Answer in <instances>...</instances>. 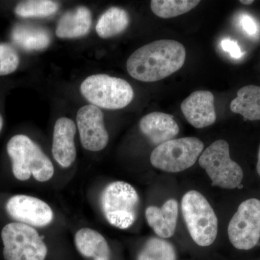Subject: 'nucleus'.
I'll use <instances>...</instances> for the list:
<instances>
[{"label": "nucleus", "instance_id": "f257e3e1", "mask_svg": "<svg viewBox=\"0 0 260 260\" xmlns=\"http://www.w3.org/2000/svg\"><path fill=\"white\" fill-rule=\"evenodd\" d=\"M185 59V48L181 43L161 39L137 49L126 61V69L135 79L152 83L180 70Z\"/></svg>", "mask_w": 260, "mask_h": 260}, {"label": "nucleus", "instance_id": "f03ea898", "mask_svg": "<svg viewBox=\"0 0 260 260\" xmlns=\"http://www.w3.org/2000/svg\"><path fill=\"white\" fill-rule=\"evenodd\" d=\"M7 150L13 162V174L18 180L26 181L32 176L37 181L44 182L54 175L50 159L26 135L13 137L8 142Z\"/></svg>", "mask_w": 260, "mask_h": 260}, {"label": "nucleus", "instance_id": "7ed1b4c3", "mask_svg": "<svg viewBox=\"0 0 260 260\" xmlns=\"http://www.w3.org/2000/svg\"><path fill=\"white\" fill-rule=\"evenodd\" d=\"M181 212L192 240L200 246L211 245L218 232V220L211 205L199 191H187L181 200Z\"/></svg>", "mask_w": 260, "mask_h": 260}, {"label": "nucleus", "instance_id": "20e7f679", "mask_svg": "<svg viewBox=\"0 0 260 260\" xmlns=\"http://www.w3.org/2000/svg\"><path fill=\"white\" fill-rule=\"evenodd\" d=\"M80 92L92 105L111 110L126 107L134 98V91L128 82L104 74L85 78L80 85Z\"/></svg>", "mask_w": 260, "mask_h": 260}, {"label": "nucleus", "instance_id": "39448f33", "mask_svg": "<svg viewBox=\"0 0 260 260\" xmlns=\"http://www.w3.org/2000/svg\"><path fill=\"white\" fill-rule=\"evenodd\" d=\"M104 216L111 225L126 229L135 223L139 207V195L129 183L114 181L104 189L101 198Z\"/></svg>", "mask_w": 260, "mask_h": 260}, {"label": "nucleus", "instance_id": "423d86ee", "mask_svg": "<svg viewBox=\"0 0 260 260\" xmlns=\"http://www.w3.org/2000/svg\"><path fill=\"white\" fill-rule=\"evenodd\" d=\"M199 164L209 176L213 186L232 189L242 184L244 172L231 158L229 145L225 140H216L205 149L200 155Z\"/></svg>", "mask_w": 260, "mask_h": 260}, {"label": "nucleus", "instance_id": "0eeeda50", "mask_svg": "<svg viewBox=\"0 0 260 260\" xmlns=\"http://www.w3.org/2000/svg\"><path fill=\"white\" fill-rule=\"evenodd\" d=\"M203 149L204 144L198 138L174 139L154 149L150 162L154 167L164 172H181L194 165Z\"/></svg>", "mask_w": 260, "mask_h": 260}, {"label": "nucleus", "instance_id": "6e6552de", "mask_svg": "<svg viewBox=\"0 0 260 260\" xmlns=\"http://www.w3.org/2000/svg\"><path fill=\"white\" fill-rule=\"evenodd\" d=\"M5 260H45L47 246L36 229L20 223L8 224L2 231Z\"/></svg>", "mask_w": 260, "mask_h": 260}, {"label": "nucleus", "instance_id": "1a4fd4ad", "mask_svg": "<svg viewBox=\"0 0 260 260\" xmlns=\"http://www.w3.org/2000/svg\"><path fill=\"white\" fill-rule=\"evenodd\" d=\"M229 240L236 249L250 250L260 239V200L251 198L239 205L228 227Z\"/></svg>", "mask_w": 260, "mask_h": 260}, {"label": "nucleus", "instance_id": "9d476101", "mask_svg": "<svg viewBox=\"0 0 260 260\" xmlns=\"http://www.w3.org/2000/svg\"><path fill=\"white\" fill-rule=\"evenodd\" d=\"M76 121L84 148L98 152L107 147L109 134L104 124V114L99 107L88 104L80 108Z\"/></svg>", "mask_w": 260, "mask_h": 260}, {"label": "nucleus", "instance_id": "9b49d317", "mask_svg": "<svg viewBox=\"0 0 260 260\" xmlns=\"http://www.w3.org/2000/svg\"><path fill=\"white\" fill-rule=\"evenodd\" d=\"M8 214L18 223L30 226L44 227L54 218L49 205L40 199L28 195L19 194L8 200L6 205Z\"/></svg>", "mask_w": 260, "mask_h": 260}, {"label": "nucleus", "instance_id": "f8f14e48", "mask_svg": "<svg viewBox=\"0 0 260 260\" xmlns=\"http://www.w3.org/2000/svg\"><path fill=\"white\" fill-rule=\"evenodd\" d=\"M213 94L208 90H197L183 101L181 112L188 122L195 128L202 129L216 121Z\"/></svg>", "mask_w": 260, "mask_h": 260}, {"label": "nucleus", "instance_id": "ddd939ff", "mask_svg": "<svg viewBox=\"0 0 260 260\" xmlns=\"http://www.w3.org/2000/svg\"><path fill=\"white\" fill-rule=\"evenodd\" d=\"M76 131L74 121L69 118L61 117L56 120L53 134L52 154L61 167H70L76 158Z\"/></svg>", "mask_w": 260, "mask_h": 260}, {"label": "nucleus", "instance_id": "4468645a", "mask_svg": "<svg viewBox=\"0 0 260 260\" xmlns=\"http://www.w3.org/2000/svg\"><path fill=\"white\" fill-rule=\"evenodd\" d=\"M140 128L150 143L157 146L174 140L179 133L174 116L162 112L150 113L143 116Z\"/></svg>", "mask_w": 260, "mask_h": 260}, {"label": "nucleus", "instance_id": "2eb2a0df", "mask_svg": "<svg viewBox=\"0 0 260 260\" xmlns=\"http://www.w3.org/2000/svg\"><path fill=\"white\" fill-rule=\"evenodd\" d=\"M179 203L170 199L165 202L161 208L148 207L145 211L148 225L161 239H169L175 233L177 228Z\"/></svg>", "mask_w": 260, "mask_h": 260}, {"label": "nucleus", "instance_id": "dca6fc26", "mask_svg": "<svg viewBox=\"0 0 260 260\" xmlns=\"http://www.w3.org/2000/svg\"><path fill=\"white\" fill-rule=\"evenodd\" d=\"M91 13L85 7H79L63 15L57 24L56 35L61 39H75L88 34L91 27Z\"/></svg>", "mask_w": 260, "mask_h": 260}, {"label": "nucleus", "instance_id": "f3484780", "mask_svg": "<svg viewBox=\"0 0 260 260\" xmlns=\"http://www.w3.org/2000/svg\"><path fill=\"white\" fill-rule=\"evenodd\" d=\"M75 244L82 255L93 260H111V251L105 238L96 231L82 229L75 234Z\"/></svg>", "mask_w": 260, "mask_h": 260}, {"label": "nucleus", "instance_id": "a211bd4d", "mask_svg": "<svg viewBox=\"0 0 260 260\" xmlns=\"http://www.w3.org/2000/svg\"><path fill=\"white\" fill-rule=\"evenodd\" d=\"M231 110L249 121L260 120V87L246 85L239 89L231 103Z\"/></svg>", "mask_w": 260, "mask_h": 260}, {"label": "nucleus", "instance_id": "6ab92c4d", "mask_svg": "<svg viewBox=\"0 0 260 260\" xmlns=\"http://www.w3.org/2000/svg\"><path fill=\"white\" fill-rule=\"evenodd\" d=\"M13 42L25 51H40L49 47L51 36L45 28L32 25H17L12 32Z\"/></svg>", "mask_w": 260, "mask_h": 260}, {"label": "nucleus", "instance_id": "aec40b11", "mask_svg": "<svg viewBox=\"0 0 260 260\" xmlns=\"http://www.w3.org/2000/svg\"><path fill=\"white\" fill-rule=\"evenodd\" d=\"M129 23L127 12L122 8H109L98 20L95 30L102 39H108L119 35L124 31Z\"/></svg>", "mask_w": 260, "mask_h": 260}, {"label": "nucleus", "instance_id": "412c9836", "mask_svg": "<svg viewBox=\"0 0 260 260\" xmlns=\"http://www.w3.org/2000/svg\"><path fill=\"white\" fill-rule=\"evenodd\" d=\"M137 260H177V251L165 239L152 237L145 242Z\"/></svg>", "mask_w": 260, "mask_h": 260}, {"label": "nucleus", "instance_id": "4be33fe9", "mask_svg": "<svg viewBox=\"0 0 260 260\" xmlns=\"http://www.w3.org/2000/svg\"><path fill=\"white\" fill-rule=\"evenodd\" d=\"M200 1L197 0H152L150 8L161 18H172L190 11Z\"/></svg>", "mask_w": 260, "mask_h": 260}, {"label": "nucleus", "instance_id": "5701e85b", "mask_svg": "<svg viewBox=\"0 0 260 260\" xmlns=\"http://www.w3.org/2000/svg\"><path fill=\"white\" fill-rule=\"evenodd\" d=\"M58 8V4L50 0H29L19 3L15 12L23 18H45L54 14Z\"/></svg>", "mask_w": 260, "mask_h": 260}, {"label": "nucleus", "instance_id": "b1692460", "mask_svg": "<svg viewBox=\"0 0 260 260\" xmlns=\"http://www.w3.org/2000/svg\"><path fill=\"white\" fill-rule=\"evenodd\" d=\"M18 53L8 44H0V76L11 74L18 68Z\"/></svg>", "mask_w": 260, "mask_h": 260}, {"label": "nucleus", "instance_id": "393cba45", "mask_svg": "<svg viewBox=\"0 0 260 260\" xmlns=\"http://www.w3.org/2000/svg\"><path fill=\"white\" fill-rule=\"evenodd\" d=\"M243 31L249 37H254L257 34V25L250 15L243 14L239 20Z\"/></svg>", "mask_w": 260, "mask_h": 260}, {"label": "nucleus", "instance_id": "a878e982", "mask_svg": "<svg viewBox=\"0 0 260 260\" xmlns=\"http://www.w3.org/2000/svg\"><path fill=\"white\" fill-rule=\"evenodd\" d=\"M221 47L224 51L229 52L235 59H239L243 55L242 51L237 43L232 39H223L221 42Z\"/></svg>", "mask_w": 260, "mask_h": 260}, {"label": "nucleus", "instance_id": "bb28decb", "mask_svg": "<svg viewBox=\"0 0 260 260\" xmlns=\"http://www.w3.org/2000/svg\"><path fill=\"white\" fill-rule=\"evenodd\" d=\"M256 171H257L258 174L260 176V145L259 152H258V160L257 164H256Z\"/></svg>", "mask_w": 260, "mask_h": 260}, {"label": "nucleus", "instance_id": "cd10ccee", "mask_svg": "<svg viewBox=\"0 0 260 260\" xmlns=\"http://www.w3.org/2000/svg\"><path fill=\"white\" fill-rule=\"evenodd\" d=\"M240 3L243 5H249L254 3L253 0H241Z\"/></svg>", "mask_w": 260, "mask_h": 260}, {"label": "nucleus", "instance_id": "c85d7f7f", "mask_svg": "<svg viewBox=\"0 0 260 260\" xmlns=\"http://www.w3.org/2000/svg\"><path fill=\"white\" fill-rule=\"evenodd\" d=\"M3 119L2 118V116H0V131H1L2 128H3Z\"/></svg>", "mask_w": 260, "mask_h": 260}]
</instances>
